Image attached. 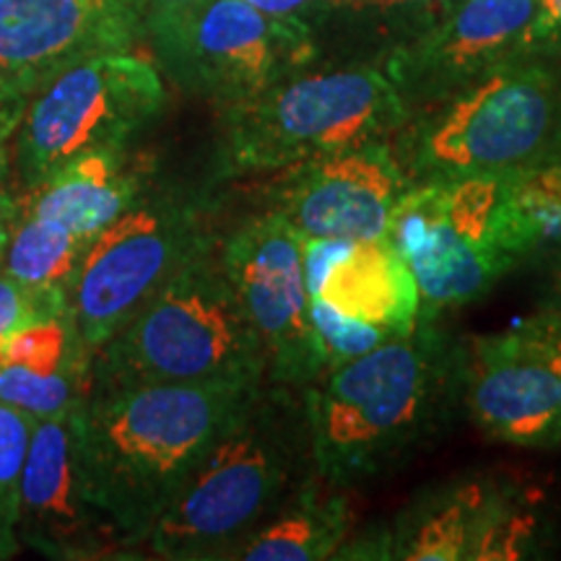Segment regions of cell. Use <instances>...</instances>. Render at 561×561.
<instances>
[{
	"instance_id": "30bf717a",
	"label": "cell",
	"mask_w": 561,
	"mask_h": 561,
	"mask_svg": "<svg viewBox=\"0 0 561 561\" xmlns=\"http://www.w3.org/2000/svg\"><path fill=\"white\" fill-rule=\"evenodd\" d=\"M221 261L265 356V380L301 388L328 371L310 320L301 234L278 210L250 216L221 240Z\"/></svg>"
},
{
	"instance_id": "44dd1931",
	"label": "cell",
	"mask_w": 561,
	"mask_h": 561,
	"mask_svg": "<svg viewBox=\"0 0 561 561\" xmlns=\"http://www.w3.org/2000/svg\"><path fill=\"white\" fill-rule=\"evenodd\" d=\"M351 507L341 486L318 473L307 479L237 549L244 561H322L335 559L351 538Z\"/></svg>"
},
{
	"instance_id": "7402d4cb",
	"label": "cell",
	"mask_w": 561,
	"mask_h": 561,
	"mask_svg": "<svg viewBox=\"0 0 561 561\" xmlns=\"http://www.w3.org/2000/svg\"><path fill=\"white\" fill-rule=\"evenodd\" d=\"M89 242L73 231L39 216L16 214L0 255V271L42 289L68 291Z\"/></svg>"
},
{
	"instance_id": "8992f818",
	"label": "cell",
	"mask_w": 561,
	"mask_h": 561,
	"mask_svg": "<svg viewBox=\"0 0 561 561\" xmlns=\"http://www.w3.org/2000/svg\"><path fill=\"white\" fill-rule=\"evenodd\" d=\"M221 172H278L398 136L411 121L380 68L354 66L291 73L255 100L219 112Z\"/></svg>"
},
{
	"instance_id": "83f0119b",
	"label": "cell",
	"mask_w": 561,
	"mask_h": 561,
	"mask_svg": "<svg viewBox=\"0 0 561 561\" xmlns=\"http://www.w3.org/2000/svg\"><path fill=\"white\" fill-rule=\"evenodd\" d=\"M517 328H520V333L530 341V346L536 348V354L549 367L561 398V312L538 307V312L525 318Z\"/></svg>"
},
{
	"instance_id": "ffe728a7",
	"label": "cell",
	"mask_w": 561,
	"mask_h": 561,
	"mask_svg": "<svg viewBox=\"0 0 561 561\" xmlns=\"http://www.w3.org/2000/svg\"><path fill=\"white\" fill-rule=\"evenodd\" d=\"M314 297L351 320L398 335L416 328L421 310L416 280L388 240L351 244L346 255L328 271Z\"/></svg>"
},
{
	"instance_id": "f546056e",
	"label": "cell",
	"mask_w": 561,
	"mask_h": 561,
	"mask_svg": "<svg viewBox=\"0 0 561 561\" xmlns=\"http://www.w3.org/2000/svg\"><path fill=\"white\" fill-rule=\"evenodd\" d=\"M30 96L21 91L11 79L0 73V149L13 138L21 117H24Z\"/></svg>"
},
{
	"instance_id": "5b68a950",
	"label": "cell",
	"mask_w": 561,
	"mask_h": 561,
	"mask_svg": "<svg viewBox=\"0 0 561 561\" xmlns=\"http://www.w3.org/2000/svg\"><path fill=\"white\" fill-rule=\"evenodd\" d=\"M559 125L557 58L528 55L411 117L396 153L409 182L510 174L557 159Z\"/></svg>"
},
{
	"instance_id": "e575fe53",
	"label": "cell",
	"mask_w": 561,
	"mask_h": 561,
	"mask_svg": "<svg viewBox=\"0 0 561 561\" xmlns=\"http://www.w3.org/2000/svg\"><path fill=\"white\" fill-rule=\"evenodd\" d=\"M557 66H559V87H561V55L557 58ZM557 159H561V125H559V146H557Z\"/></svg>"
},
{
	"instance_id": "9c48e42d",
	"label": "cell",
	"mask_w": 561,
	"mask_h": 561,
	"mask_svg": "<svg viewBox=\"0 0 561 561\" xmlns=\"http://www.w3.org/2000/svg\"><path fill=\"white\" fill-rule=\"evenodd\" d=\"M153 50L180 87L224 112L289 79L318 47L305 21L268 16L244 0H208Z\"/></svg>"
},
{
	"instance_id": "1f68e13d",
	"label": "cell",
	"mask_w": 561,
	"mask_h": 561,
	"mask_svg": "<svg viewBox=\"0 0 561 561\" xmlns=\"http://www.w3.org/2000/svg\"><path fill=\"white\" fill-rule=\"evenodd\" d=\"M541 13V42L543 53L559 58L561 55V0H536Z\"/></svg>"
},
{
	"instance_id": "6da1fadb",
	"label": "cell",
	"mask_w": 561,
	"mask_h": 561,
	"mask_svg": "<svg viewBox=\"0 0 561 561\" xmlns=\"http://www.w3.org/2000/svg\"><path fill=\"white\" fill-rule=\"evenodd\" d=\"M466 339L419 318L416 328L331 367L305 390L314 471L348 489L398 471L462 413Z\"/></svg>"
},
{
	"instance_id": "cb8c5ba5",
	"label": "cell",
	"mask_w": 561,
	"mask_h": 561,
	"mask_svg": "<svg viewBox=\"0 0 561 561\" xmlns=\"http://www.w3.org/2000/svg\"><path fill=\"white\" fill-rule=\"evenodd\" d=\"M34 419L0 403V559L21 551L16 536L21 471L30 450Z\"/></svg>"
},
{
	"instance_id": "836d02e7",
	"label": "cell",
	"mask_w": 561,
	"mask_h": 561,
	"mask_svg": "<svg viewBox=\"0 0 561 561\" xmlns=\"http://www.w3.org/2000/svg\"><path fill=\"white\" fill-rule=\"evenodd\" d=\"M549 291H546L543 310L561 312V244L549 255Z\"/></svg>"
},
{
	"instance_id": "7a4b0ae2",
	"label": "cell",
	"mask_w": 561,
	"mask_h": 561,
	"mask_svg": "<svg viewBox=\"0 0 561 561\" xmlns=\"http://www.w3.org/2000/svg\"><path fill=\"white\" fill-rule=\"evenodd\" d=\"M263 382L91 388L70 411L83 491L125 549L144 546L151 525Z\"/></svg>"
},
{
	"instance_id": "52a82bcc",
	"label": "cell",
	"mask_w": 561,
	"mask_h": 561,
	"mask_svg": "<svg viewBox=\"0 0 561 561\" xmlns=\"http://www.w3.org/2000/svg\"><path fill=\"white\" fill-rule=\"evenodd\" d=\"M164 102L157 66L133 53L96 55L66 68L30 96L11 138L19 191L89 153L128 149Z\"/></svg>"
},
{
	"instance_id": "4fadbf2b",
	"label": "cell",
	"mask_w": 561,
	"mask_h": 561,
	"mask_svg": "<svg viewBox=\"0 0 561 561\" xmlns=\"http://www.w3.org/2000/svg\"><path fill=\"white\" fill-rule=\"evenodd\" d=\"M146 0H0V73L32 96L96 55L130 53Z\"/></svg>"
},
{
	"instance_id": "ba28073f",
	"label": "cell",
	"mask_w": 561,
	"mask_h": 561,
	"mask_svg": "<svg viewBox=\"0 0 561 561\" xmlns=\"http://www.w3.org/2000/svg\"><path fill=\"white\" fill-rule=\"evenodd\" d=\"M216 240L208 201L178 187H146L89 242L70 280L68 310L81 341L100 348L180 265Z\"/></svg>"
},
{
	"instance_id": "5bb4252c",
	"label": "cell",
	"mask_w": 561,
	"mask_h": 561,
	"mask_svg": "<svg viewBox=\"0 0 561 561\" xmlns=\"http://www.w3.org/2000/svg\"><path fill=\"white\" fill-rule=\"evenodd\" d=\"M16 536L21 546L58 561H89L128 551L121 533L83 491L70 413L34 421L21 471Z\"/></svg>"
},
{
	"instance_id": "4dcf8cb0",
	"label": "cell",
	"mask_w": 561,
	"mask_h": 561,
	"mask_svg": "<svg viewBox=\"0 0 561 561\" xmlns=\"http://www.w3.org/2000/svg\"><path fill=\"white\" fill-rule=\"evenodd\" d=\"M16 214H19V191L13 187L11 161L3 146V149H0V255H3L5 242H9Z\"/></svg>"
},
{
	"instance_id": "603a6c76",
	"label": "cell",
	"mask_w": 561,
	"mask_h": 561,
	"mask_svg": "<svg viewBox=\"0 0 561 561\" xmlns=\"http://www.w3.org/2000/svg\"><path fill=\"white\" fill-rule=\"evenodd\" d=\"M541 536L538 510L523 489L496 481L471 561H517L530 557Z\"/></svg>"
},
{
	"instance_id": "e0dca14e",
	"label": "cell",
	"mask_w": 561,
	"mask_h": 561,
	"mask_svg": "<svg viewBox=\"0 0 561 561\" xmlns=\"http://www.w3.org/2000/svg\"><path fill=\"white\" fill-rule=\"evenodd\" d=\"M91 359L70 312L21 328L0 341V403L34 421L68 416L89 396Z\"/></svg>"
},
{
	"instance_id": "8fae6325",
	"label": "cell",
	"mask_w": 561,
	"mask_h": 561,
	"mask_svg": "<svg viewBox=\"0 0 561 561\" xmlns=\"http://www.w3.org/2000/svg\"><path fill=\"white\" fill-rule=\"evenodd\" d=\"M528 55H546L536 0H455L392 55L385 73L413 117Z\"/></svg>"
},
{
	"instance_id": "9a60e30c",
	"label": "cell",
	"mask_w": 561,
	"mask_h": 561,
	"mask_svg": "<svg viewBox=\"0 0 561 561\" xmlns=\"http://www.w3.org/2000/svg\"><path fill=\"white\" fill-rule=\"evenodd\" d=\"M462 411L481 434L502 445L525 450L561 447L557 380L520 328L466 335Z\"/></svg>"
},
{
	"instance_id": "ac0fdd59",
	"label": "cell",
	"mask_w": 561,
	"mask_h": 561,
	"mask_svg": "<svg viewBox=\"0 0 561 561\" xmlns=\"http://www.w3.org/2000/svg\"><path fill=\"white\" fill-rule=\"evenodd\" d=\"M494 489L491 476H462L424 491L390 528L367 533L362 541L348 538L335 559L471 561Z\"/></svg>"
},
{
	"instance_id": "d6a6232c",
	"label": "cell",
	"mask_w": 561,
	"mask_h": 561,
	"mask_svg": "<svg viewBox=\"0 0 561 561\" xmlns=\"http://www.w3.org/2000/svg\"><path fill=\"white\" fill-rule=\"evenodd\" d=\"M244 3H250L252 9L268 13V16L297 19L299 11L310 9V5L318 3V0H244Z\"/></svg>"
},
{
	"instance_id": "f1b7e54d",
	"label": "cell",
	"mask_w": 561,
	"mask_h": 561,
	"mask_svg": "<svg viewBox=\"0 0 561 561\" xmlns=\"http://www.w3.org/2000/svg\"><path fill=\"white\" fill-rule=\"evenodd\" d=\"M208 0H146L144 30L151 45L172 39Z\"/></svg>"
},
{
	"instance_id": "4316f807",
	"label": "cell",
	"mask_w": 561,
	"mask_h": 561,
	"mask_svg": "<svg viewBox=\"0 0 561 561\" xmlns=\"http://www.w3.org/2000/svg\"><path fill=\"white\" fill-rule=\"evenodd\" d=\"M320 9L343 16H390V13H419L432 26L455 0H318Z\"/></svg>"
},
{
	"instance_id": "277c9868",
	"label": "cell",
	"mask_w": 561,
	"mask_h": 561,
	"mask_svg": "<svg viewBox=\"0 0 561 561\" xmlns=\"http://www.w3.org/2000/svg\"><path fill=\"white\" fill-rule=\"evenodd\" d=\"M265 380V356L221 261V237L180 265L94 351L91 388Z\"/></svg>"
},
{
	"instance_id": "3957f363",
	"label": "cell",
	"mask_w": 561,
	"mask_h": 561,
	"mask_svg": "<svg viewBox=\"0 0 561 561\" xmlns=\"http://www.w3.org/2000/svg\"><path fill=\"white\" fill-rule=\"evenodd\" d=\"M318 473L305 392L265 380L151 525L144 546L172 561H219Z\"/></svg>"
},
{
	"instance_id": "d4e9b609",
	"label": "cell",
	"mask_w": 561,
	"mask_h": 561,
	"mask_svg": "<svg viewBox=\"0 0 561 561\" xmlns=\"http://www.w3.org/2000/svg\"><path fill=\"white\" fill-rule=\"evenodd\" d=\"M310 320L320 339V346L325 351L328 369L339 367V364L354 359V356L367 354V351L377 348L392 335H398L385 331V328L369 325V322L351 320L318 297H310Z\"/></svg>"
},
{
	"instance_id": "d6986e66",
	"label": "cell",
	"mask_w": 561,
	"mask_h": 561,
	"mask_svg": "<svg viewBox=\"0 0 561 561\" xmlns=\"http://www.w3.org/2000/svg\"><path fill=\"white\" fill-rule=\"evenodd\" d=\"M149 172L128 149L89 153L39 185L19 191L21 214L50 219L91 242L149 187Z\"/></svg>"
},
{
	"instance_id": "2e32d148",
	"label": "cell",
	"mask_w": 561,
	"mask_h": 561,
	"mask_svg": "<svg viewBox=\"0 0 561 561\" xmlns=\"http://www.w3.org/2000/svg\"><path fill=\"white\" fill-rule=\"evenodd\" d=\"M385 240L409 265L419 289V318L426 320L473 305L515 271L500 255L466 240L447 224L437 182H411L405 187Z\"/></svg>"
},
{
	"instance_id": "484cf974",
	"label": "cell",
	"mask_w": 561,
	"mask_h": 561,
	"mask_svg": "<svg viewBox=\"0 0 561 561\" xmlns=\"http://www.w3.org/2000/svg\"><path fill=\"white\" fill-rule=\"evenodd\" d=\"M68 310V291L42 289L0 271V341L34 322L58 318Z\"/></svg>"
},
{
	"instance_id": "7c38bea8",
	"label": "cell",
	"mask_w": 561,
	"mask_h": 561,
	"mask_svg": "<svg viewBox=\"0 0 561 561\" xmlns=\"http://www.w3.org/2000/svg\"><path fill=\"white\" fill-rule=\"evenodd\" d=\"M271 206L305 240H385L411 185L390 138L278 170Z\"/></svg>"
}]
</instances>
